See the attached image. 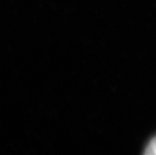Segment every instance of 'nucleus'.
I'll list each match as a JSON object with an SVG mask.
<instances>
[{"instance_id": "1", "label": "nucleus", "mask_w": 156, "mask_h": 155, "mask_svg": "<svg viewBox=\"0 0 156 155\" xmlns=\"http://www.w3.org/2000/svg\"><path fill=\"white\" fill-rule=\"evenodd\" d=\"M144 153L147 155H156V136L151 140L145 149Z\"/></svg>"}]
</instances>
